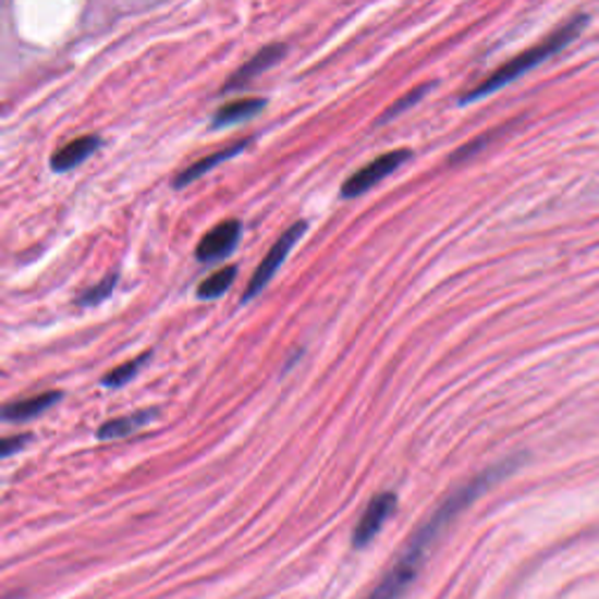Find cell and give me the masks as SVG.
<instances>
[{"mask_svg":"<svg viewBox=\"0 0 599 599\" xmlns=\"http://www.w3.org/2000/svg\"><path fill=\"white\" fill-rule=\"evenodd\" d=\"M517 466V462H506L487 468L482 476L473 478L470 482L462 485L460 490L452 492L440 506L433 511V515L424 523L413 539L407 541V546L403 548V553L399 555V560L393 562L391 570L384 574V578L377 583V588L366 597V599H401L407 588L413 586L424 560H427L429 550L433 548V543L438 541V536L443 534L452 523L454 517L464 513L473 501H476L482 492L490 490V487L501 480L503 476H509V473Z\"/></svg>","mask_w":599,"mask_h":599,"instance_id":"obj_1","label":"cell"},{"mask_svg":"<svg viewBox=\"0 0 599 599\" xmlns=\"http://www.w3.org/2000/svg\"><path fill=\"white\" fill-rule=\"evenodd\" d=\"M586 14H578V17L570 20L566 24H562L558 30H553L548 38H543L541 42H536L534 47H529V50L519 52L517 57H513L511 61H506V64L499 66L490 77H485V81L480 85L473 87L470 91H466L462 97V103H470V101H478L482 97H487V94H492L501 87H506L509 83H513L515 77L525 75L527 71L536 69L539 64H543L546 59H550L553 54H558L562 47L570 45L578 34L580 28L586 26Z\"/></svg>","mask_w":599,"mask_h":599,"instance_id":"obj_2","label":"cell"},{"mask_svg":"<svg viewBox=\"0 0 599 599\" xmlns=\"http://www.w3.org/2000/svg\"><path fill=\"white\" fill-rule=\"evenodd\" d=\"M409 150H389L380 157H375L372 162H368L364 169H358L356 173H352L350 179L344 181L342 185V197L352 199V197H360L364 193L372 191L375 185H380L389 173L396 171L399 167H403L409 160Z\"/></svg>","mask_w":599,"mask_h":599,"instance_id":"obj_3","label":"cell"},{"mask_svg":"<svg viewBox=\"0 0 599 599\" xmlns=\"http://www.w3.org/2000/svg\"><path fill=\"white\" fill-rule=\"evenodd\" d=\"M305 230H307V223H305V220H300V223L291 225L286 232H283V234L279 236L277 244L270 248V254H267L265 260L258 265V270H256L254 279L248 281L246 293L242 295V303H248V300H254V297L267 286V283L272 281V277L277 274L279 267H281L283 262H286V258H289V254H291V248H293L300 240H303Z\"/></svg>","mask_w":599,"mask_h":599,"instance_id":"obj_4","label":"cell"},{"mask_svg":"<svg viewBox=\"0 0 599 599\" xmlns=\"http://www.w3.org/2000/svg\"><path fill=\"white\" fill-rule=\"evenodd\" d=\"M393 509H396V494L393 492H382L377 494L370 503L366 513L360 515L358 525L354 529V536H352V543L356 548H366L377 534L382 531L384 523L389 519V515L393 513Z\"/></svg>","mask_w":599,"mask_h":599,"instance_id":"obj_5","label":"cell"},{"mask_svg":"<svg viewBox=\"0 0 599 599\" xmlns=\"http://www.w3.org/2000/svg\"><path fill=\"white\" fill-rule=\"evenodd\" d=\"M242 236V223L240 220H225V223L216 225L207 234L201 236V242L197 244V260L201 262H213L220 258H228L232 250L240 244Z\"/></svg>","mask_w":599,"mask_h":599,"instance_id":"obj_6","label":"cell"},{"mask_svg":"<svg viewBox=\"0 0 599 599\" xmlns=\"http://www.w3.org/2000/svg\"><path fill=\"white\" fill-rule=\"evenodd\" d=\"M283 54H286V45L277 42V45L262 47L256 57H250L240 71H236L232 77H228V83L223 85V91H236V89L246 87L250 81H254V77H258L267 69H272Z\"/></svg>","mask_w":599,"mask_h":599,"instance_id":"obj_7","label":"cell"},{"mask_svg":"<svg viewBox=\"0 0 599 599\" xmlns=\"http://www.w3.org/2000/svg\"><path fill=\"white\" fill-rule=\"evenodd\" d=\"M248 146H250V138H244V140H240V144H232V146H228V148H223V150L211 152L209 157H201L199 162H195L193 167H187L185 171H181V173H179L176 181H173V187H185V185L195 183L197 179H201V176H204V173L211 171V169H213V167H218V164L228 162L230 157L240 155V152H242V150H246Z\"/></svg>","mask_w":599,"mask_h":599,"instance_id":"obj_8","label":"cell"},{"mask_svg":"<svg viewBox=\"0 0 599 599\" xmlns=\"http://www.w3.org/2000/svg\"><path fill=\"white\" fill-rule=\"evenodd\" d=\"M101 148V138L99 136H81L71 140L61 150L52 155V169L54 171H71L75 167H81L91 152H97Z\"/></svg>","mask_w":599,"mask_h":599,"instance_id":"obj_9","label":"cell"},{"mask_svg":"<svg viewBox=\"0 0 599 599\" xmlns=\"http://www.w3.org/2000/svg\"><path fill=\"white\" fill-rule=\"evenodd\" d=\"M265 106H267L265 99H240V101L220 106L213 115V127L220 130V127H230V124H236V122H244L248 118L258 115Z\"/></svg>","mask_w":599,"mask_h":599,"instance_id":"obj_10","label":"cell"},{"mask_svg":"<svg viewBox=\"0 0 599 599\" xmlns=\"http://www.w3.org/2000/svg\"><path fill=\"white\" fill-rule=\"evenodd\" d=\"M59 399H61L59 391H47V393H40V396L5 405L3 415H5V419H30V417L45 413L47 407H52Z\"/></svg>","mask_w":599,"mask_h":599,"instance_id":"obj_11","label":"cell"},{"mask_svg":"<svg viewBox=\"0 0 599 599\" xmlns=\"http://www.w3.org/2000/svg\"><path fill=\"white\" fill-rule=\"evenodd\" d=\"M152 417H155V413L146 409V413H134V415H127V417L110 419V421H106L103 427L99 429V438L101 440H110V438H124V436H130V433H136L140 427H146V424Z\"/></svg>","mask_w":599,"mask_h":599,"instance_id":"obj_12","label":"cell"},{"mask_svg":"<svg viewBox=\"0 0 599 599\" xmlns=\"http://www.w3.org/2000/svg\"><path fill=\"white\" fill-rule=\"evenodd\" d=\"M236 279V267H223V270L213 272L211 277L204 279L197 286V297L199 300H216L220 295H225L230 291V286Z\"/></svg>","mask_w":599,"mask_h":599,"instance_id":"obj_13","label":"cell"},{"mask_svg":"<svg viewBox=\"0 0 599 599\" xmlns=\"http://www.w3.org/2000/svg\"><path fill=\"white\" fill-rule=\"evenodd\" d=\"M433 85H429V83H424V85H419L417 89H413V91H407L405 94V97H401L396 103H393L389 110H387V113L380 118V120H377V124H384V122H389V120H393V118H396V115H401L403 113V110H407L409 106H415L421 97H424V94H427L429 89H431Z\"/></svg>","mask_w":599,"mask_h":599,"instance_id":"obj_14","label":"cell"},{"mask_svg":"<svg viewBox=\"0 0 599 599\" xmlns=\"http://www.w3.org/2000/svg\"><path fill=\"white\" fill-rule=\"evenodd\" d=\"M150 358V354H144V356H138V358H134V360H130V364H124V366H120L118 370H113V372H108V377H106V380H103V384L106 387H122V384H127L130 380H132V377L140 370V366H144L146 364V360Z\"/></svg>","mask_w":599,"mask_h":599,"instance_id":"obj_15","label":"cell"},{"mask_svg":"<svg viewBox=\"0 0 599 599\" xmlns=\"http://www.w3.org/2000/svg\"><path fill=\"white\" fill-rule=\"evenodd\" d=\"M115 283H118V277H115V274L106 277L101 283H97V286L89 289L81 300H77V305H81V307H94V305L103 303V300H106L110 293H113Z\"/></svg>","mask_w":599,"mask_h":599,"instance_id":"obj_16","label":"cell"}]
</instances>
